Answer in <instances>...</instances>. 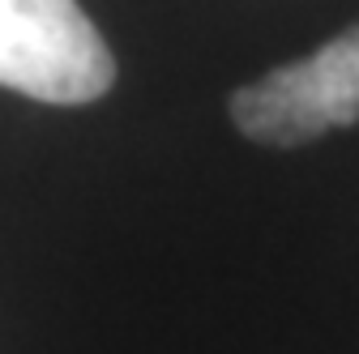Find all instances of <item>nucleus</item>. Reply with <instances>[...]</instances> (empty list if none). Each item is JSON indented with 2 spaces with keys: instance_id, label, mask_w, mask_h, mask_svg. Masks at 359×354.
<instances>
[{
  "instance_id": "obj_1",
  "label": "nucleus",
  "mask_w": 359,
  "mask_h": 354,
  "mask_svg": "<svg viewBox=\"0 0 359 354\" xmlns=\"http://www.w3.org/2000/svg\"><path fill=\"white\" fill-rule=\"evenodd\" d=\"M116 60L77 0H0V85L39 103H95Z\"/></svg>"
},
{
  "instance_id": "obj_2",
  "label": "nucleus",
  "mask_w": 359,
  "mask_h": 354,
  "mask_svg": "<svg viewBox=\"0 0 359 354\" xmlns=\"http://www.w3.org/2000/svg\"><path fill=\"white\" fill-rule=\"evenodd\" d=\"M231 120L261 146H304L359 120V22L231 94Z\"/></svg>"
}]
</instances>
